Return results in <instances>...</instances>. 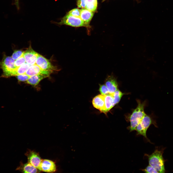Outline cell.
Listing matches in <instances>:
<instances>
[{
    "mask_svg": "<svg viewBox=\"0 0 173 173\" xmlns=\"http://www.w3.org/2000/svg\"><path fill=\"white\" fill-rule=\"evenodd\" d=\"M164 148L156 149L151 155H148L149 165L154 168L158 173H165V160L162 155Z\"/></svg>",
    "mask_w": 173,
    "mask_h": 173,
    "instance_id": "1",
    "label": "cell"
},
{
    "mask_svg": "<svg viewBox=\"0 0 173 173\" xmlns=\"http://www.w3.org/2000/svg\"><path fill=\"white\" fill-rule=\"evenodd\" d=\"M104 96L105 108V114H106L113 107V98L112 94L109 93Z\"/></svg>",
    "mask_w": 173,
    "mask_h": 173,
    "instance_id": "15",
    "label": "cell"
},
{
    "mask_svg": "<svg viewBox=\"0 0 173 173\" xmlns=\"http://www.w3.org/2000/svg\"><path fill=\"white\" fill-rule=\"evenodd\" d=\"M137 107L133 111L130 117V131L136 130V127L145 114L144 111V104L138 101Z\"/></svg>",
    "mask_w": 173,
    "mask_h": 173,
    "instance_id": "3",
    "label": "cell"
},
{
    "mask_svg": "<svg viewBox=\"0 0 173 173\" xmlns=\"http://www.w3.org/2000/svg\"><path fill=\"white\" fill-rule=\"evenodd\" d=\"M142 170L146 173H158L154 168L150 165L147 166Z\"/></svg>",
    "mask_w": 173,
    "mask_h": 173,
    "instance_id": "25",
    "label": "cell"
},
{
    "mask_svg": "<svg viewBox=\"0 0 173 173\" xmlns=\"http://www.w3.org/2000/svg\"><path fill=\"white\" fill-rule=\"evenodd\" d=\"M80 13L81 10L76 8L71 10L67 13L74 16L80 17Z\"/></svg>",
    "mask_w": 173,
    "mask_h": 173,
    "instance_id": "21",
    "label": "cell"
},
{
    "mask_svg": "<svg viewBox=\"0 0 173 173\" xmlns=\"http://www.w3.org/2000/svg\"><path fill=\"white\" fill-rule=\"evenodd\" d=\"M113 98V107L120 101L124 93L117 89L112 94Z\"/></svg>",
    "mask_w": 173,
    "mask_h": 173,
    "instance_id": "19",
    "label": "cell"
},
{
    "mask_svg": "<svg viewBox=\"0 0 173 173\" xmlns=\"http://www.w3.org/2000/svg\"><path fill=\"white\" fill-rule=\"evenodd\" d=\"M18 80L20 81H27L30 78V76L25 74L16 76Z\"/></svg>",
    "mask_w": 173,
    "mask_h": 173,
    "instance_id": "23",
    "label": "cell"
},
{
    "mask_svg": "<svg viewBox=\"0 0 173 173\" xmlns=\"http://www.w3.org/2000/svg\"><path fill=\"white\" fill-rule=\"evenodd\" d=\"M153 123L151 118L146 114L136 127V130L138 134L142 135L147 138V130L150 125Z\"/></svg>",
    "mask_w": 173,
    "mask_h": 173,
    "instance_id": "5",
    "label": "cell"
},
{
    "mask_svg": "<svg viewBox=\"0 0 173 173\" xmlns=\"http://www.w3.org/2000/svg\"><path fill=\"white\" fill-rule=\"evenodd\" d=\"M25 63L26 61L23 54L20 58L15 61L14 65L17 68Z\"/></svg>",
    "mask_w": 173,
    "mask_h": 173,
    "instance_id": "20",
    "label": "cell"
},
{
    "mask_svg": "<svg viewBox=\"0 0 173 173\" xmlns=\"http://www.w3.org/2000/svg\"><path fill=\"white\" fill-rule=\"evenodd\" d=\"M15 61L12 57L4 56L0 62V68L3 72L2 77H8L13 76L14 72L16 68L14 65Z\"/></svg>",
    "mask_w": 173,
    "mask_h": 173,
    "instance_id": "4",
    "label": "cell"
},
{
    "mask_svg": "<svg viewBox=\"0 0 173 173\" xmlns=\"http://www.w3.org/2000/svg\"><path fill=\"white\" fill-rule=\"evenodd\" d=\"M77 5L78 8H85L86 6V0H77Z\"/></svg>",
    "mask_w": 173,
    "mask_h": 173,
    "instance_id": "26",
    "label": "cell"
},
{
    "mask_svg": "<svg viewBox=\"0 0 173 173\" xmlns=\"http://www.w3.org/2000/svg\"><path fill=\"white\" fill-rule=\"evenodd\" d=\"M105 85L109 93L113 94L118 89V84L116 79L113 75L108 76L106 79Z\"/></svg>",
    "mask_w": 173,
    "mask_h": 173,
    "instance_id": "11",
    "label": "cell"
},
{
    "mask_svg": "<svg viewBox=\"0 0 173 173\" xmlns=\"http://www.w3.org/2000/svg\"><path fill=\"white\" fill-rule=\"evenodd\" d=\"M30 66L26 62L16 68L15 69L13 76L25 74L26 71Z\"/></svg>",
    "mask_w": 173,
    "mask_h": 173,
    "instance_id": "17",
    "label": "cell"
},
{
    "mask_svg": "<svg viewBox=\"0 0 173 173\" xmlns=\"http://www.w3.org/2000/svg\"><path fill=\"white\" fill-rule=\"evenodd\" d=\"M38 54L30 46L24 51L23 55L26 62L31 66L35 64Z\"/></svg>",
    "mask_w": 173,
    "mask_h": 173,
    "instance_id": "10",
    "label": "cell"
},
{
    "mask_svg": "<svg viewBox=\"0 0 173 173\" xmlns=\"http://www.w3.org/2000/svg\"><path fill=\"white\" fill-rule=\"evenodd\" d=\"M52 73L43 70L35 64L30 66L25 74L30 76L38 74L46 75L49 76Z\"/></svg>",
    "mask_w": 173,
    "mask_h": 173,
    "instance_id": "9",
    "label": "cell"
},
{
    "mask_svg": "<svg viewBox=\"0 0 173 173\" xmlns=\"http://www.w3.org/2000/svg\"><path fill=\"white\" fill-rule=\"evenodd\" d=\"M25 155L27 157L28 162L39 169L42 160L39 154L34 151L29 150Z\"/></svg>",
    "mask_w": 173,
    "mask_h": 173,
    "instance_id": "7",
    "label": "cell"
},
{
    "mask_svg": "<svg viewBox=\"0 0 173 173\" xmlns=\"http://www.w3.org/2000/svg\"><path fill=\"white\" fill-rule=\"evenodd\" d=\"M15 4L18 9H19V0H15Z\"/></svg>",
    "mask_w": 173,
    "mask_h": 173,
    "instance_id": "27",
    "label": "cell"
},
{
    "mask_svg": "<svg viewBox=\"0 0 173 173\" xmlns=\"http://www.w3.org/2000/svg\"><path fill=\"white\" fill-rule=\"evenodd\" d=\"M102 0V2H104V1H105V0Z\"/></svg>",
    "mask_w": 173,
    "mask_h": 173,
    "instance_id": "28",
    "label": "cell"
},
{
    "mask_svg": "<svg viewBox=\"0 0 173 173\" xmlns=\"http://www.w3.org/2000/svg\"><path fill=\"white\" fill-rule=\"evenodd\" d=\"M99 90L101 94L103 95H105L109 93L108 90L105 85H100Z\"/></svg>",
    "mask_w": 173,
    "mask_h": 173,
    "instance_id": "24",
    "label": "cell"
},
{
    "mask_svg": "<svg viewBox=\"0 0 173 173\" xmlns=\"http://www.w3.org/2000/svg\"><path fill=\"white\" fill-rule=\"evenodd\" d=\"M36 64L43 70L52 72L57 71L56 67L52 65L48 60L38 54Z\"/></svg>",
    "mask_w": 173,
    "mask_h": 173,
    "instance_id": "6",
    "label": "cell"
},
{
    "mask_svg": "<svg viewBox=\"0 0 173 173\" xmlns=\"http://www.w3.org/2000/svg\"><path fill=\"white\" fill-rule=\"evenodd\" d=\"M55 23L59 25H66L74 27H85L87 28L88 34L90 32V25L85 23L80 17L74 16L67 13L61 19L59 22Z\"/></svg>",
    "mask_w": 173,
    "mask_h": 173,
    "instance_id": "2",
    "label": "cell"
},
{
    "mask_svg": "<svg viewBox=\"0 0 173 173\" xmlns=\"http://www.w3.org/2000/svg\"><path fill=\"white\" fill-rule=\"evenodd\" d=\"M94 12L87 9L82 8L81 9L80 17L86 24L90 25L89 23L94 15Z\"/></svg>",
    "mask_w": 173,
    "mask_h": 173,
    "instance_id": "14",
    "label": "cell"
},
{
    "mask_svg": "<svg viewBox=\"0 0 173 173\" xmlns=\"http://www.w3.org/2000/svg\"><path fill=\"white\" fill-rule=\"evenodd\" d=\"M92 104L95 108L101 112L105 113V108L104 95L101 94L95 96L93 100Z\"/></svg>",
    "mask_w": 173,
    "mask_h": 173,
    "instance_id": "12",
    "label": "cell"
},
{
    "mask_svg": "<svg viewBox=\"0 0 173 173\" xmlns=\"http://www.w3.org/2000/svg\"><path fill=\"white\" fill-rule=\"evenodd\" d=\"M24 52L19 50H15L12 55V57L14 60H16L21 56Z\"/></svg>",
    "mask_w": 173,
    "mask_h": 173,
    "instance_id": "22",
    "label": "cell"
},
{
    "mask_svg": "<svg viewBox=\"0 0 173 173\" xmlns=\"http://www.w3.org/2000/svg\"><path fill=\"white\" fill-rule=\"evenodd\" d=\"M85 8L90 11L95 12L97 9V0H86Z\"/></svg>",
    "mask_w": 173,
    "mask_h": 173,
    "instance_id": "18",
    "label": "cell"
},
{
    "mask_svg": "<svg viewBox=\"0 0 173 173\" xmlns=\"http://www.w3.org/2000/svg\"><path fill=\"white\" fill-rule=\"evenodd\" d=\"M16 170L24 173H37L41 171L28 162L24 164L21 163L20 166L17 167Z\"/></svg>",
    "mask_w": 173,
    "mask_h": 173,
    "instance_id": "13",
    "label": "cell"
},
{
    "mask_svg": "<svg viewBox=\"0 0 173 173\" xmlns=\"http://www.w3.org/2000/svg\"><path fill=\"white\" fill-rule=\"evenodd\" d=\"M49 77L46 75L38 74L30 76L27 81V83L33 86L37 85L39 82L43 79Z\"/></svg>",
    "mask_w": 173,
    "mask_h": 173,
    "instance_id": "16",
    "label": "cell"
},
{
    "mask_svg": "<svg viewBox=\"0 0 173 173\" xmlns=\"http://www.w3.org/2000/svg\"><path fill=\"white\" fill-rule=\"evenodd\" d=\"M39 169L41 171L53 173L56 170V167L55 163L52 161L47 159H42L39 166Z\"/></svg>",
    "mask_w": 173,
    "mask_h": 173,
    "instance_id": "8",
    "label": "cell"
}]
</instances>
